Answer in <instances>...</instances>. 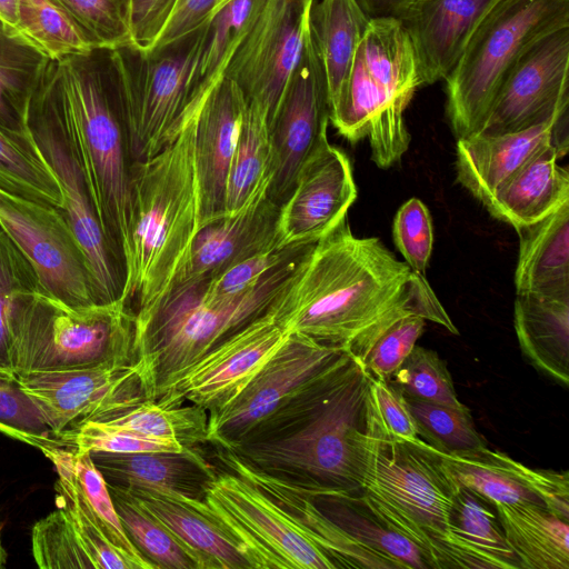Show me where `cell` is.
Instances as JSON below:
<instances>
[{
    "label": "cell",
    "mask_w": 569,
    "mask_h": 569,
    "mask_svg": "<svg viewBox=\"0 0 569 569\" xmlns=\"http://www.w3.org/2000/svg\"><path fill=\"white\" fill-rule=\"evenodd\" d=\"M347 218L312 244L269 311L287 333L362 362L412 270L378 238L353 236Z\"/></svg>",
    "instance_id": "6da1fadb"
},
{
    "label": "cell",
    "mask_w": 569,
    "mask_h": 569,
    "mask_svg": "<svg viewBox=\"0 0 569 569\" xmlns=\"http://www.w3.org/2000/svg\"><path fill=\"white\" fill-rule=\"evenodd\" d=\"M199 109L182 113L156 154L131 162V213L122 251L120 298L131 307L136 305V330L149 320L166 297L199 231L194 168Z\"/></svg>",
    "instance_id": "7a4b0ae2"
},
{
    "label": "cell",
    "mask_w": 569,
    "mask_h": 569,
    "mask_svg": "<svg viewBox=\"0 0 569 569\" xmlns=\"http://www.w3.org/2000/svg\"><path fill=\"white\" fill-rule=\"evenodd\" d=\"M357 492L388 527L415 543L432 569L478 568L450 529L460 486L442 453L417 437L393 435L369 395L356 440Z\"/></svg>",
    "instance_id": "3957f363"
},
{
    "label": "cell",
    "mask_w": 569,
    "mask_h": 569,
    "mask_svg": "<svg viewBox=\"0 0 569 569\" xmlns=\"http://www.w3.org/2000/svg\"><path fill=\"white\" fill-rule=\"evenodd\" d=\"M60 63L70 101L73 148L100 227L122 269L131 213L132 161L113 51L93 48Z\"/></svg>",
    "instance_id": "277c9868"
},
{
    "label": "cell",
    "mask_w": 569,
    "mask_h": 569,
    "mask_svg": "<svg viewBox=\"0 0 569 569\" xmlns=\"http://www.w3.org/2000/svg\"><path fill=\"white\" fill-rule=\"evenodd\" d=\"M136 312L121 298L71 306L38 288L17 293L9 312L14 376L134 365Z\"/></svg>",
    "instance_id": "5b68a950"
},
{
    "label": "cell",
    "mask_w": 569,
    "mask_h": 569,
    "mask_svg": "<svg viewBox=\"0 0 569 569\" xmlns=\"http://www.w3.org/2000/svg\"><path fill=\"white\" fill-rule=\"evenodd\" d=\"M422 86L413 47L399 19L371 18L346 82L329 107V122L351 143L368 138L375 163L389 168L409 148L405 111Z\"/></svg>",
    "instance_id": "8992f818"
},
{
    "label": "cell",
    "mask_w": 569,
    "mask_h": 569,
    "mask_svg": "<svg viewBox=\"0 0 569 569\" xmlns=\"http://www.w3.org/2000/svg\"><path fill=\"white\" fill-rule=\"evenodd\" d=\"M311 247L234 300L209 301L197 284L168 293L136 330L134 365L147 399L157 400L204 353L263 315L292 280Z\"/></svg>",
    "instance_id": "52a82bcc"
},
{
    "label": "cell",
    "mask_w": 569,
    "mask_h": 569,
    "mask_svg": "<svg viewBox=\"0 0 569 569\" xmlns=\"http://www.w3.org/2000/svg\"><path fill=\"white\" fill-rule=\"evenodd\" d=\"M369 380L363 365L355 360L336 390L289 433L229 452L308 496L357 490L356 440L365 421Z\"/></svg>",
    "instance_id": "ba28073f"
},
{
    "label": "cell",
    "mask_w": 569,
    "mask_h": 569,
    "mask_svg": "<svg viewBox=\"0 0 569 569\" xmlns=\"http://www.w3.org/2000/svg\"><path fill=\"white\" fill-rule=\"evenodd\" d=\"M569 27V0H497L446 81L447 116L458 139L476 133L503 81L539 39Z\"/></svg>",
    "instance_id": "9c48e42d"
},
{
    "label": "cell",
    "mask_w": 569,
    "mask_h": 569,
    "mask_svg": "<svg viewBox=\"0 0 569 569\" xmlns=\"http://www.w3.org/2000/svg\"><path fill=\"white\" fill-rule=\"evenodd\" d=\"M70 101L63 69L51 61L33 93L27 127L63 193V211L88 260L99 303L121 297L123 272L96 216L70 133Z\"/></svg>",
    "instance_id": "30bf717a"
},
{
    "label": "cell",
    "mask_w": 569,
    "mask_h": 569,
    "mask_svg": "<svg viewBox=\"0 0 569 569\" xmlns=\"http://www.w3.org/2000/svg\"><path fill=\"white\" fill-rule=\"evenodd\" d=\"M206 24L147 51L133 44L112 49L131 161L156 154L176 129L188 103Z\"/></svg>",
    "instance_id": "8fae6325"
},
{
    "label": "cell",
    "mask_w": 569,
    "mask_h": 569,
    "mask_svg": "<svg viewBox=\"0 0 569 569\" xmlns=\"http://www.w3.org/2000/svg\"><path fill=\"white\" fill-rule=\"evenodd\" d=\"M170 495L219 526L252 569H336L286 510L231 470L217 472L202 499Z\"/></svg>",
    "instance_id": "7c38bea8"
},
{
    "label": "cell",
    "mask_w": 569,
    "mask_h": 569,
    "mask_svg": "<svg viewBox=\"0 0 569 569\" xmlns=\"http://www.w3.org/2000/svg\"><path fill=\"white\" fill-rule=\"evenodd\" d=\"M0 226L46 292L71 306L99 303L86 253L63 209L0 189Z\"/></svg>",
    "instance_id": "4fadbf2b"
},
{
    "label": "cell",
    "mask_w": 569,
    "mask_h": 569,
    "mask_svg": "<svg viewBox=\"0 0 569 569\" xmlns=\"http://www.w3.org/2000/svg\"><path fill=\"white\" fill-rule=\"evenodd\" d=\"M312 1L267 0L224 71L247 102L264 110L268 124L301 54Z\"/></svg>",
    "instance_id": "5bb4252c"
},
{
    "label": "cell",
    "mask_w": 569,
    "mask_h": 569,
    "mask_svg": "<svg viewBox=\"0 0 569 569\" xmlns=\"http://www.w3.org/2000/svg\"><path fill=\"white\" fill-rule=\"evenodd\" d=\"M342 350L292 332L243 390L222 409L208 413V440L231 450L264 418L338 360Z\"/></svg>",
    "instance_id": "9a60e30c"
},
{
    "label": "cell",
    "mask_w": 569,
    "mask_h": 569,
    "mask_svg": "<svg viewBox=\"0 0 569 569\" xmlns=\"http://www.w3.org/2000/svg\"><path fill=\"white\" fill-rule=\"evenodd\" d=\"M329 102L326 77L308 31L301 54L269 124L271 180L268 194L282 204L299 170L327 137Z\"/></svg>",
    "instance_id": "2e32d148"
},
{
    "label": "cell",
    "mask_w": 569,
    "mask_h": 569,
    "mask_svg": "<svg viewBox=\"0 0 569 569\" xmlns=\"http://www.w3.org/2000/svg\"><path fill=\"white\" fill-rule=\"evenodd\" d=\"M568 107L569 27H565L539 39L521 56L476 133L526 130L568 117Z\"/></svg>",
    "instance_id": "e0dca14e"
},
{
    "label": "cell",
    "mask_w": 569,
    "mask_h": 569,
    "mask_svg": "<svg viewBox=\"0 0 569 569\" xmlns=\"http://www.w3.org/2000/svg\"><path fill=\"white\" fill-rule=\"evenodd\" d=\"M287 336L268 309L204 353L154 401L163 407L189 401L208 413L218 411L243 390Z\"/></svg>",
    "instance_id": "ac0fdd59"
},
{
    "label": "cell",
    "mask_w": 569,
    "mask_h": 569,
    "mask_svg": "<svg viewBox=\"0 0 569 569\" xmlns=\"http://www.w3.org/2000/svg\"><path fill=\"white\" fill-rule=\"evenodd\" d=\"M18 381L59 437L148 400L136 365L29 373Z\"/></svg>",
    "instance_id": "d6986e66"
},
{
    "label": "cell",
    "mask_w": 569,
    "mask_h": 569,
    "mask_svg": "<svg viewBox=\"0 0 569 569\" xmlns=\"http://www.w3.org/2000/svg\"><path fill=\"white\" fill-rule=\"evenodd\" d=\"M356 199L350 160L325 137L302 164L292 191L280 204L279 246L317 242L348 217Z\"/></svg>",
    "instance_id": "ffe728a7"
},
{
    "label": "cell",
    "mask_w": 569,
    "mask_h": 569,
    "mask_svg": "<svg viewBox=\"0 0 569 569\" xmlns=\"http://www.w3.org/2000/svg\"><path fill=\"white\" fill-rule=\"evenodd\" d=\"M270 180L271 171L240 210L197 232L167 295L210 279L256 253L279 246L280 204L268 194Z\"/></svg>",
    "instance_id": "44dd1931"
},
{
    "label": "cell",
    "mask_w": 569,
    "mask_h": 569,
    "mask_svg": "<svg viewBox=\"0 0 569 569\" xmlns=\"http://www.w3.org/2000/svg\"><path fill=\"white\" fill-rule=\"evenodd\" d=\"M246 98L229 78L213 86L196 118L194 168L199 230L226 214V187Z\"/></svg>",
    "instance_id": "7402d4cb"
},
{
    "label": "cell",
    "mask_w": 569,
    "mask_h": 569,
    "mask_svg": "<svg viewBox=\"0 0 569 569\" xmlns=\"http://www.w3.org/2000/svg\"><path fill=\"white\" fill-rule=\"evenodd\" d=\"M568 117L526 130L471 134L457 140V179L482 204L527 161L549 146L562 156L569 147Z\"/></svg>",
    "instance_id": "603a6c76"
},
{
    "label": "cell",
    "mask_w": 569,
    "mask_h": 569,
    "mask_svg": "<svg viewBox=\"0 0 569 569\" xmlns=\"http://www.w3.org/2000/svg\"><path fill=\"white\" fill-rule=\"evenodd\" d=\"M497 0H411L395 17L413 47L423 86L446 80Z\"/></svg>",
    "instance_id": "cb8c5ba5"
},
{
    "label": "cell",
    "mask_w": 569,
    "mask_h": 569,
    "mask_svg": "<svg viewBox=\"0 0 569 569\" xmlns=\"http://www.w3.org/2000/svg\"><path fill=\"white\" fill-rule=\"evenodd\" d=\"M218 458L231 471L249 480L277 502L305 533L328 556L337 568L396 567L367 547L360 545L331 521L313 500L288 482L257 471L242 463L229 451L220 450Z\"/></svg>",
    "instance_id": "d4e9b609"
},
{
    "label": "cell",
    "mask_w": 569,
    "mask_h": 569,
    "mask_svg": "<svg viewBox=\"0 0 569 569\" xmlns=\"http://www.w3.org/2000/svg\"><path fill=\"white\" fill-rule=\"evenodd\" d=\"M107 485L202 499L216 469L199 448L183 452H89Z\"/></svg>",
    "instance_id": "484cf974"
},
{
    "label": "cell",
    "mask_w": 569,
    "mask_h": 569,
    "mask_svg": "<svg viewBox=\"0 0 569 569\" xmlns=\"http://www.w3.org/2000/svg\"><path fill=\"white\" fill-rule=\"evenodd\" d=\"M563 156L555 147L541 150L483 204L492 217L513 228L536 222L569 201V172L558 164Z\"/></svg>",
    "instance_id": "4316f807"
},
{
    "label": "cell",
    "mask_w": 569,
    "mask_h": 569,
    "mask_svg": "<svg viewBox=\"0 0 569 569\" xmlns=\"http://www.w3.org/2000/svg\"><path fill=\"white\" fill-rule=\"evenodd\" d=\"M515 230L519 236L516 295L569 298V201Z\"/></svg>",
    "instance_id": "83f0119b"
},
{
    "label": "cell",
    "mask_w": 569,
    "mask_h": 569,
    "mask_svg": "<svg viewBox=\"0 0 569 569\" xmlns=\"http://www.w3.org/2000/svg\"><path fill=\"white\" fill-rule=\"evenodd\" d=\"M124 490L183 545L198 569H252L241 548L192 507L168 492L146 488Z\"/></svg>",
    "instance_id": "f1b7e54d"
},
{
    "label": "cell",
    "mask_w": 569,
    "mask_h": 569,
    "mask_svg": "<svg viewBox=\"0 0 569 569\" xmlns=\"http://www.w3.org/2000/svg\"><path fill=\"white\" fill-rule=\"evenodd\" d=\"M513 327L522 353L557 382H569V298L516 295Z\"/></svg>",
    "instance_id": "f546056e"
},
{
    "label": "cell",
    "mask_w": 569,
    "mask_h": 569,
    "mask_svg": "<svg viewBox=\"0 0 569 569\" xmlns=\"http://www.w3.org/2000/svg\"><path fill=\"white\" fill-rule=\"evenodd\" d=\"M371 18L358 0H313L309 33L326 77L329 107L338 97Z\"/></svg>",
    "instance_id": "4dcf8cb0"
},
{
    "label": "cell",
    "mask_w": 569,
    "mask_h": 569,
    "mask_svg": "<svg viewBox=\"0 0 569 569\" xmlns=\"http://www.w3.org/2000/svg\"><path fill=\"white\" fill-rule=\"evenodd\" d=\"M520 569H569V520L542 505H495Z\"/></svg>",
    "instance_id": "1f68e13d"
},
{
    "label": "cell",
    "mask_w": 569,
    "mask_h": 569,
    "mask_svg": "<svg viewBox=\"0 0 569 569\" xmlns=\"http://www.w3.org/2000/svg\"><path fill=\"white\" fill-rule=\"evenodd\" d=\"M309 497L352 539L390 561L396 569H432L427 556L376 516L356 490L321 491Z\"/></svg>",
    "instance_id": "d6a6232c"
},
{
    "label": "cell",
    "mask_w": 569,
    "mask_h": 569,
    "mask_svg": "<svg viewBox=\"0 0 569 569\" xmlns=\"http://www.w3.org/2000/svg\"><path fill=\"white\" fill-rule=\"evenodd\" d=\"M267 0H230L207 21L196 58L186 109H197L224 76L238 46ZM184 109V110H186Z\"/></svg>",
    "instance_id": "836d02e7"
},
{
    "label": "cell",
    "mask_w": 569,
    "mask_h": 569,
    "mask_svg": "<svg viewBox=\"0 0 569 569\" xmlns=\"http://www.w3.org/2000/svg\"><path fill=\"white\" fill-rule=\"evenodd\" d=\"M441 453L458 482L491 505L545 506L530 488V467L507 453L492 450L488 446Z\"/></svg>",
    "instance_id": "e575fe53"
},
{
    "label": "cell",
    "mask_w": 569,
    "mask_h": 569,
    "mask_svg": "<svg viewBox=\"0 0 569 569\" xmlns=\"http://www.w3.org/2000/svg\"><path fill=\"white\" fill-rule=\"evenodd\" d=\"M50 62L17 29L0 20V124L28 129L30 101Z\"/></svg>",
    "instance_id": "d590c367"
},
{
    "label": "cell",
    "mask_w": 569,
    "mask_h": 569,
    "mask_svg": "<svg viewBox=\"0 0 569 569\" xmlns=\"http://www.w3.org/2000/svg\"><path fill=\"white\" fill-rule=\"evenodd\" d=\"M52 461L56 470L64 472L78 489L97 525L137 569H156L127 536L116 510L108 485L94 466L89 452L76 448L52 447L41 451Z\"/></svg>",
    "instance_id": "8d00e7d4"
},
{
    "label": "cell",
    "mask_w": 569,
    "mask_h": 569,
    "mask_svg": "<svg viewBox=\"0 0 569 569\" xmlns=\"http://www.w3.org/2000/svg\"><path fill=\"white\" fill-rule=\"evenodd\" d=\"M492 508L493 505L460 485L453 497L450 529L479 569H520Z\"/></svg>",
    "instance_id": "74e56055"
},
{
    "label": "cell",
    "mask_w": 569,
    "mask_h": 569,
    "mask_svg": "<svg viewBox=\"0 0 569 569\" xmlns=\"http://www.w3.org/2000/svg\"><path fill=\"white\" fill-rule=\"evenodd\" d=\"M0 189L63 209V193L30 131L0 124Z\"/></svg>",
    "instance_id": "f35d334b"
},
{
    "label": "cell",
    "mask_w": 569,
    "mask_h": 569,
    "mask_svg": "<svg viewBox=\"0 0 569 569\" xmlns=\"http://www.w3.org/2000/svg\"><path fill=\"white\" fill-rule=\"evenodd\" d=\"M271 142L264 110L247 102L226 187V214L240 210L270 172Z\"/></svg>",
    "instance_id": "ab89813d"
},
{
    "label": "cell",
    "mask_w": 569,
    "mask_h": 569,
    "mask_svg": "<svg viewBox=\"0 0 569 569\" xmlns=\"http://www.w3.org/2000/svg\"><path fill=\"white\" fill-rule=\"evenodd\" d=\"M108 488L127 536L156 569H198L183 545L128 491L116 486Z\"/></svg>",
    "instance_id": "60d3db41"
},
{
    "label": "cell",
    "mask_w": 569,
    "mask_h": 569,
    "mask_svg": "<svg viewBox=\"0 0 569 569\" xmlns=\"http://www.w3.org/2000/svg\"><path fill=\"white\" fill-rule=\"evenodd\" d=\"M98 422L130 428L160 438L174 439L187 448L209 445L208 411L193 403L163 407L154 400H144Z\"/></svg>",
    "instance_id": "b9f144b4"
},
{
    "label": "cell",
    "mask_w": 569,
    "mask_h": 569,
    "mask_svg": "<svg viewBox=\"0 0 569 569\" xmlns=\"http://www.w3.org/2000/svg\"><path fill=\"white\" fill-rule=\"evenodd\" d=\"M16 29L51 61L92 49L51 0H18Z\"/></svg>",
    "instance_id": "7bdbcfd3"
},
{
    "label": "cell",
    "mask_w": 569,
    "mask_h": 569,
    "mask_svg": "<svg viewBox=\"0 0 569 569\" xmlns=\"http://www.w3.org/2000/svg\"><path fill=\"white\" fill-rule=\"evenodd\" d=\"M405 398L418 437L440 452H460L487 446L467 407L452 408L406 396Z\"/></svg>",
    "instance_id": "ee69618b"
},
{
    "label": "cell",
    "mask_w": 569,
    "mask_h": 569,
    "mask_svg": "<svg viewBox=\"0 0 569 569\" xmlns=\"http://www.w3.org/2000/svg\"><path fill=\"white\" fill-rule=\"evenodd\" d=\"M93 48L132 44V0H51Z\"/></svg>",
    "instance_id": "f6af8a7d"
},
{
    "label": "cell",
    "mask_w": 569,
    "mask_h": 569,
    "mask_svg": "<svg viewBox=\"0 0 569 569\" xmlns=\"http://www.w3.org/2000/svg\"><path fill=\"white\" fill-rule=\"evenodd\" d=\"M69 448L81 452H183L189 449L179 441L160 438L111 423L86 421L60 435Z\"/></svg>",
    "instance_id": "bcb514c9"
},
{
    "label": "cell",
    "mask_w": 569,
    "mask_h": 569,
    "mask_svg": "<svg viewBox=\"0 0 569 569\" xmlns=\"http://www.w3.org/2000/svg\"><path fill=\"white\" fill-rule=\"evenodd\" d=\"M0 431L42 451L67 447L47 425L39 408L23 391L18 378L0 371Z\"/></svg>",
    "instance_id": "7dc6e473"
},
{
    "label": "cell",
    "mask_w": 569,
    "mask_h": 569,
    "mask_svg": "<svg viewBox=\"0 0 569 569\" xmlns=\"http://www.w3.org/2000/svg\"><path fill=\"white\" fill-rule=\"evenodd\" d=\"M56 471V505L68 517L94 569H137L101 531L71 479L64 472Z\"/></svg>",
    "instance_id": "c3c4849f"
},
{
    "label": "cell",
    "mask_w": 569,
    "mask_h": 569,
    "mask_svg": "<svg viewBox=\"0 0 569 569\" xmlns=\"http://www.w3.org/2000/svg\"><path fill=\"white\" fill-rule=\"evenodd\" d=\"M390 381L406 397L452 408L466 407L457 397L446 362L431 349L415 346Z\"/></svg>",
    "instance_id": "681fc988"
},
{
    "label": "cell",
    "mask_w": 569,
    "mask_h": 569,
    "mask_svg": "<svg viewBox=\"0 0 569 569\" xmlns=\"http://www.w3.org/2000/svg\"><path fill=\"white\" fill-rule=\"evenodd\" d=\"M311 244L273 247L196 284L209 301L234 300L258 286L274 269L302 254Z\"/></svg>",
    "instance_id": "f907efd6"
},
{
    "label": "cell",
    "mask_w": 569,
    "mask_h": 569,
    "mask_svg": "<svg viewBox=\"0 0 569 569\" xmlns=\"http://www.w3.org/2000/svg\"><path fill=\"white\" fill-rule=\"evenodd\" d=\"M32 555L41 569H94L68 517L58 508L32 528Z\"/></svg>",
    "instance_id": "816d5d0a"
},
{
    "label": "cell",
    "mask_w": 569,
    "mask_h": 569,
    "mask_svg": "<svg viewBox=\"0 0 569 569\" xmlns=\"http://www.w3.org/2000/svg\"><path fill=\"white\" fill-rule=\"evenodd\" d=\"M41 288L38 276L0 226V371L10 375L9 312L14 296L21 291ZM42 289V288H41Z\"/></svg>",
    "instance_id": "f5cc1de1"
},
{
    "label": "cell",
    "mask_w": 569,
    "mask_h": 569,
    "mask_svg": "<svg viewBox=\"0 0 569 569\" xmlns=\"http://www.w3.org/2000/svg\"><path fill=\"white\" fill-rule=\"evenodd\" d=\"M426 319L408 313L392 322L361 362L373 378L390 381L425 330Z\"/></svg>",
    "instance_id": "db71d44e"
},
{
    "label": "cell",
    "mask_w": 569,
    "mask_h": 569,
    "mask_svg": "<svg viewBox=\"0 0 569 569\" xmlns=\"http://www.w3.org/2000/svg\"><path fill=\"white\" fill-rule=\"evenodd\" d=\"M392 233L409 268L425 274L432 252L433 231L430 212L420 199L411 198L399 208Z\"/></svg>",
    "instance_id": "11a10c76"
},
{
    "label": "cell",
    "mask_w": 569,
    "mask_h": 569,
    "mask_svg": "<svg viewBox=\"0 0 569 569\" xmlns=\"http://www.w3.org/2000/svg\"><path fill=\"white\" fill-rule=\"evenodd\" d=\"M369 395L388 430L406 439L418 437L413 417L408 409L402 391L398 387L391 381L370 376Z\"/></svg>",
    "instance_id": "9f6ffc18"
},
{
    "label": "cell",
    "mask_w": 569,
    "mask_h": 569,
    "mask_svg": "<svg viewBox=\"0 0 569 569\" xmlns=\"http://www.w3.org/2000/svg\"><path fill=\"white\" fill-rule=\"evenodd\" d=\"M178 0H132L131 40L140 50H150L162 33Z\"/></svg>",
    "instance_id": "6f0895ef"
},
{
    "label": "cell",
    "mask_w": 569,
    "mask_h": 569,
    "mask_svg": "<svg viewBox=\"0 0 569 569\" xmlns=\"http://www.w3.org/2000/svg\"><path fill=\"white\" fill-rule=\"evenodd\" d=\"M228 1L230 0H178L154 46L164 44L202 27Z\"/></svg>",
    "instance_id": "680465c9"
},
{
    "label": "cell",
    "mask_w": 569,
    "mask_h": 569,
    "mask_svg": "<svg viewBox=\"0 0 569 569\" xmlns=\"http://www.w3.org/2000/svg\"><path fill=\"white\" fill-rule=\"evenodd\" d=\"M529 483L531 490L548 509L569 520L568 471L531 468Z\"/></svg>",
    "instance_id": "91938a15"
},
{
    "label": "cell",
    "mask_w": 569,
    "mask_h": 569,
    "mask_svg": "<svg viewBox=\"0 0 569 569\" xmlns=\"http://www.w3.org/2000/svg\"><path fill=\"white\" fill-rule=\"evenodd\" d=\"M370 18L396 16L411 0H358Z\"/></svg>",
    "instance_id": "94428289"
},
{
    "label": "cell",
    "mask_w": 569,
    "mask_h": 569,
    "mask_svg": "<svg viewBox=\"0 0 569 569\" xmlns=\"http://www.w3.org/2000/svg\"><path fill=\"white\" fill-rule=\"evenodd\" d=\"M17 1L0 0V20L14 29L17 23Z\"/></svg>",
    "instance_id": "6125c7cd"
},
{
    "label": "cell",
    "mask_w": 569,
    "mask_h": 569,
    "mask_svg": "<svg viewBox=\"0 0 569 569\" xmlns=\"http://www.w3.org/2000/svg\"><path fill=\"white\" fill-rule=\"evenodd\" d=\"M6 559H7V555L2 547L1 536H0V568H2L4 566Z\"/></svg>",
    "instance_id": "be15d7a7"
}]
</instances>
